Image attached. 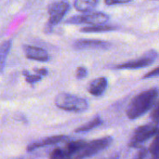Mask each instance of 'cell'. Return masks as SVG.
Masks as SVG:
<instances>
[{
  "mask_svg": "<svg viewBox=\"0 0 159 159\" xmlns=\"http://www.w3.org/2000/svg\"><path fill=\"white\" fill-rule=\"evenodd\" d=\"M157 98H158L157 88L149 89L136 95L130 101V102L127 107L126 110L127 116L131 120L143 116L149 110L153 109V107L157 102Z\"/></svg>",
  "mask_w": 159,
  "mask_h": 159,
  "instance_id": "obj_1",
  "label": "cell"
},
{
  "mask_svg": "<svg viewBox=\"0 0 159 159\" xmlns=\"http://www.w3.org/2000/svg\"><path fill=\"white\" fill-rule=\"evenodd\" d=\"M55 104L63 111L74 113H82L89 108V102L86 99L65 92L57 95Z\"/></svg>",
  "mask_w": 159,
  "mask_h": 159,
  "instance_id": "obj_2",
  "label": "cell"
},
{
  "mask_svg": "<svg viewBox=\"0 0 159 159\" xmlns=\"http://www.w3.org/2000/svg\"><path fill=\"white\" fill-rule=\"evenodd\" d=\"M113 143L112 137H104L102 139L93 140L90 142H87L83 149L74 156L71 159H86L98 154L100 151L104 150L105 148L109 147Z\"/></svg>",
  "mask_w": 159,
  "mask_h": 159,
  "instance_id": "obj_3",
  "label": "cell"
},
{
  "mask_svg": "<svg viewBox=\"0 0 159 159\" xmlns=\"http://www.w3.org/2000/svg\"><path fill=\"white\" fill-rule=\"evenodd\" d=\"M158 127L156 124H147L137 128L130 139L129 146L131 148L140 147L143 143L157 135Z\"/></svg>",
  "mask_w": 159,
  "mask_h": 159,
  "instance_id": "obj_4",
  "label": "cell"
},
{
  "mask_svg": "<svg viewBox=\"0 0 159 159\" xmlns=\"http://www.w3.org/2000/svg\"><path fill=\"white\" fill-rule=\"evenodd\" d=\"M109 20H110V16L104 12H92V13H88V14L73 16L66 20V23L99 25V24L107 23Z\"/></svg>",
  "mask_w": 159,
  "mask_h": 159,
  "instance_id": "obj_5",
  "label": "cell"
},
{
  "mask_svg": "<svg viewBox=\"0 0 159 159\" xmlns=\"http://www.w3.org/2000/svg\"><path fill=\"white\" fill-rule=\"evenodd\" d=\"M157 57H158V53L157 52V50L151 49L147 51L145 54H143L142 57L124 63H120L115 66V68L118 70H135V69L144 68L152 65L157 61Z\"/></svg>",
  "mask_w": 159,
  "mask_h": 159,
  "instance_id": "obj_6",
  "label": "cell"
},
{
  "mask_svg": "<svg viewBox=\"0 0 159 159\" xmlns=\"http://www.w3.org/2000/svg\"><path fill=\"white\" fill-rule=\"evenodd\" d=\"M70 9V4L66 0H61L54 2L48 7V23L51 26L59 24L65 14Z\"/></svg>",
  "mask_w": 159,
  "mask_h": 159,
  "instance_id": "obj_7",
  "label": "cell"
},
{
  "mask_svg": "<svg viewBox=\"0 0 159 159\" xmlns=\"http://www.w3.org/2000/svg\"><path fill=\"white\" fill-rule=\"evenodd\" d=\"M111 44L107 41L98 39H78L74 42V48L77 50L83 49H107Z\"/></svg>",
  "mask_w": 159,
  "mask_h": 159,
  "instance_id": "obj_8",
  "label": "cell"
},
{
  "mask_svg": "<svg viewBox=\"0 0 159 159\" xmlns=\"http://www.w3.org/2000/svg\"><path fill=\"white\" fill-rule=\"evenodd\" d=\"M23 51L26 58L29 60L42 61V62H46L49 61V55L44 48L34 46L25 45L23 46Z\"/></svg>",
  "mask_w": 159,
  "mask_h": 159,
  "instance_id": "obj_9",
  "label": "cell"
},
{
  "mask_svg": "<svg viewBox=\"0 0 159 159\" xmlns=\"http://www.w3.org/2000/svg\"><path fill=\"white\" fill-rule=\"evenodd\" d=\"M67 139H68V137L65 136V135H55V136L48 137V138H45L43 140H40V141L30 143L27 146V151L28 152H33V151H34L36 149L43 148V147H46V146H48V145L58 144V143H61V142H63V141H65Z\"/></svg>",
  "mask_w": 159,
  "mask_h": 159,
  "instance_id": "obj_10",
  "label": "cell"
},
{
  "mask_svg": "<svg viewBox=\"0 0 159 159\" xmlns=\"http://www.w3.org/2000/svg\"><path fill=\"white\" fill-rule=\"evenodd\" d=\"M107 87H108L107 78L104 76H102V77H98L92 80L88 87V90L91 95L95 97H100L105 92Z\"/></svg>",
  "mask_w": 159,
  "mask_h": 159,
  "instance_id": "obj_11",
  "label": "cell"
},
{
  "mask_svg": "<svg viewBox=\"0 0 159 159\" xmlns=\"http://www.w3.org/2000/svg\"><path fill=\"white\" fill-rule=\"evenodd\" d=\"M99 4V0H75L74 7L80 12H88L94 9Z\"/></svg>",
  "mask_w": 159,
  "mask_h": 159,
  "instance_id": "obj_12",
  "label": "cell"
},
{
  "mask_svg": "<svg viewBox=\"0 0 159 159\" xmlns=\"http://www.w3.org/2000/svg\"><path fill=\"white\" fill-rule=\"evenodd\" d=\"M102 124V119L101 118L100 116H96L93 119H91L90 121H89L87 124L82 125L81 127L77 128L75 131L76 133H84V132H88L98 127H100Z\"/></svg>",
  "mask_w": 159,
  "mask_h": 159,
  "instance_id": "obj_13",
  "label": "cell"
},
{
  "mask_svg": "<svg viewBox=\"0 0 159 159\" xmlns=\"http://www.w3.org/2000/svg\"><path fill=\"white\" fill-rule=\"evenodd\" d=\"M116 30V27L114 25L109 24H99V25H91V26H86L80 30L82 33H102V32H110Z\"/></svg>",
  "mask_w": 159,
  "mask_h": 159,
  "instance_id": "obj_14",
  "label": "cell"
},
{
  "mask_svg": "<svg viewBox=\"0 0 159 159\" xmlns=\"http://www.w3.org/2000/svg\"><path fill=\"white\" fill-rule=\"evenodd\" d=\"M11 40L5 41L0 45V73H2L5 68L6 61L11 48Z\"/></svg>",
  "mask_w": 159,
  "mask_h": 159,
  "instance_id": "obj_15",
  "label": "cell"
},
{
  "mask_svg": "<svg viewBox=\"0 0 159 159\" xmlns=\"http://www.w3.org/2000/svg\"><path fill=\"white\" fill-rule=\"evenodd\" d=\"M49 159H70L65 153L63 147H57L49 154Z\"/></svg>",
  "mask_w": 159,
  "mask_h": 159,
  "instance_id": "obj_16",
  "label": "cell"
},
{
  "mask_svg": "<svg viewBox=\"0 0 159 159\" xmlns=\"http://www.w3.org/2000/svg\"><path fill=\"white\" fill-rule=\"evenodd\" d=\"M22 75H24L25 80L28 84H34V83L40 81L42 78V76L38 75H31L28 71H23Z\"/></svg>",
  "mask_w": 159,
  "mask_h": 159,
  "instance_id": "obj_17",
  "label": "cell"
},
{
  "mask_svg": "<svg viewBox=\"0 0 159 159\" xmlns=\"http://www.w3.org/2000/svg\"><path fill=\"white\" fill-rule=\"evenodd\" d=\"M150 153L152 154V156H158V138H157V135L154 137V141L152 143V145L150 146V149H149Z\"/></svg>",
  "mask_w": 159,
  "mask_h": 159,
  "instance_id": "obj_18",
  "label": "cell"
},
{
  "mask_svg": "<svg viewBox=\"0 0 159 159\" xmlns=\"http://www.w3.org/2000/svg\"><path fill=\"white\" fill-rule=\"evenodd\" d=\"M87 75H88V70H87L86 67H84V66L77 67L76 72H75V76H76L77 79H83Z\"/></svg>",
  "mask_w": 159,
  "mask_h": 159,
  "instance_id": "obj_19",
  "label": "cell"
},
{
  "mask_svg": "<svg viewBox=\"0 0 159 159\" xmlns=\"http://www.w3.org/2000/svg\"><path fill=\"white\" fill-rule=\"evenodd\" d=\"M158 115H159V107H158V102L156 103V105L153 107V111H152V119H153V122L154 124L157 125L158 123Z\"/></svg>",
  "mask_w": 159,
  "mask_h": 159,
  "instance_id": "obj_20",
  "label": "cell"
},
{
  "mask_svg": "<svg viewBox=\"0 0 159 159\" xmlns=\"http://www.w3.org/2000/svg\"><path fill=\"white\" fill-rule=\"evenodd\" d=\"M132 0H104L105 4L108 6H115V5H121V4H127L129 3Z\"/></svg>",
  "mask_w": 159,
  "mask_h": 159,
  "instance_id": "obj_21",
  "label": "cell"
},
{
  "mask_svg": "<svg viewBox=\"0 0 159 159\" xmlns=\"http://www.w3.org/2000/svg\"><path fill=\"white\" fill-rule=\"evenodd\" d=\"M147 149L144 148V147H141L138 155H136V157H134V159H146V157H147Z\"/></svg>",
  "mask_w": 159,
  "mask_h": 159,
  "instance_id": "obj_22",
  "label": "cell"
},
{
  "mask_svg": "<svg viewBox=\"0 0 159 159\" xmlns=\"http://www.w3.org/2000/svg\"><path fill=\"white\" fill-rule=\"evenodd\" d=\"M158 67H157V68H155L153 71L147 73L143 78V79H147V78H151V77H157V76H158Z\"/></svg>",
  "mask_w": 159,
  "mask_h": 159,
  "instance_id": "obj_23",
  "label": "cell"
},
{
  "mask_svg": "<svg viewBox=\"0 0 159 159\" xmlns=\"http://www.w3.org/2000/svg\"><path fill=\"white\" fill-rule=\"evenodd\" d=\"M34 71L38 75H40V76H45V75H47L48 73V70L45 69V68H42V69H36V68H35Z\"/></svg>",
  "mask_w": 159,
  "mask_h": 159,
  "instance_id": "obj_24",
  "label": "cell"
},
{
  "mask_svg": "<svg viewBox=\"0 0 159 159\" xmlns=\"http://www.w3.org/2000/svg\"><path fill=\"white\" fill-rule=\"evenodd\" d=\"M119 157H120V155L119 154H115L112 157H110L108 159H119Z\"/></svg>",
  "mask_w": 159,
  "mask_h": 159,
  "instance_id": "obj_25",
  "label": "cell"
},
{
  "mask_svg": "<svg viewBox=\"0 0 159 159\" xmlns=\"http://www.w3.org/2000/svg\"><path fill=\"white\" fill-rule=\"evenodd\" d=\"M151 159H159L158 156H152Z\"/></svg>",
  "mask_w": 159,
  "mask_h": 159,
  "instance_id": "obj_26",
  "label": "cell"
}]
</instances>
